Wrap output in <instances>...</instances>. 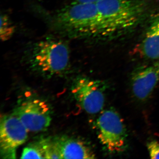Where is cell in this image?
Wrapping results in <instances>:
<instances>
[{
  "label": "cell",
  "mask_w": 159,
  "mask_h": 159,
  "mask_svg": "<svg viewBox=\"0 0 159 159\" xmlns=\"http://www.w3.org/2000/svg\"><path fill=\"white\" fill-rule=\"evenodd\" d=\"M100 20L99 36L110 37L133 29L145 14L142 0H101L97 3Z\"/></svg>",
  "instance_id": "cell-1"
},
{
  "label": "cell",
  "mask_w": 159,
  "mask_h": 159,
  "mask_svg": "<svg viewBox=\"0 0 159 159\" xmlns=\"http://www.w3.org/2000/svg\"><path fill=\"white\" fill-rule=\"evenodd\" d=\"M56 22L72 34L96 36L100 32V20L97 4L74 2L58 12Z\"/></svg>",
  "instance_id": "cell-2"
},
{
  "label": "cell",
  "mask_w": 159,
  "mask_h": 159,
  "mask_svg": "<svg viewBox=\"0 0 159 159\" xmlns=\"http://www.w3.org/2000/svg\"><path fill=\"white\" fill-rule=\"evenodd\" d=\"M70 51L66 43L56 39H45L36 43L30 55L31 66L48 76L60 74L67 68Z\"/></svg>",
  "instance_id": "cell-3"
},
{
  "label": "cell",
  "mask_w": 159,
  "mask_h": 159,
  "mask_svg": "<svg viewBox=\"0 0 159 159\" xmlns=\"http://www.w3.org/2000/svg\"><path fill=\"white\" fill-rule=\"evenodd\" d=\"M98 138L110 152L124 151L127 134L122 119L116 111L110 108L102 112L97 120Z\"/></svg>",
  "instance_id": "cell-4"
},
{
  "label": "cell",
  "mask_w": 159,
  "mask_h": 159,
  "mask_svg": "<svg viewBox=\"0 0 159 159\" xmlns=\"http://www.w3.org/2000/svg\"><path fill=\"white\" fill-rule=\"evenodd\" d=\"M106 84L101 80L81 77L76 80L72 93L82 108L89 114L100 111L104 104Z\"/></svg>",
  "instance_id": "cell-5"
},
{
  "label": "cell",
  "mask_w": 159,
  "mask_h": 159,
  "mask_svg": "<svg viewBox=\"0 0 159 159\" xmlns=\"http://www.w3.org/2000/svg\"><path fill=\"white\" fill-rule=\"evenodd\" d=\"M29 130L14 114L3 116L0 126L1 155L15 158L17 148L27 140Z\"/></svg>",
  "instance_id": "cell-6"
},
{
  "label": "cell",
  "mask_w": 159,
  "mask_h": 159,
  "mask_svg": "<svg viewBox=\"0 0 159 159\" xmlns=\"http://www.w3.org/2000/svg\"><path fill=\"white\" fill-rule=\"evenodd\" d=\"M17 116L28 130L39 132L46 130L51 122V111L48 103L41 99H29L14 110Z\"/></svg>",
  "instance_id": "cell-7"
},
{
  "label": "cell",
  "mask_w": 159,
  "mask_h": 159,
  "mask_svg": "<svg viewBox=\"0 0 159 159\" xmlns=\"http://www.w3.org/2000/svg\"><path fill=\"white\" fill-rule=\"evenodd\" d=\"M159 80V61L137 67L131 76L132 90L134 97L145 100L150 96Z\"/></svg>",
  "instance_id": "cell-8"
},
{
  "label": "cell",
  "mask_w": 159,
  "mask_h": 159,
  "mask_svg": "<svg viewBox=\"0 0 159 159\" xmlns=\"http://www.w3.org/2000/svg\"><path fill=\"white\" fill-rule=\"evenodd\" d=\"M61 159H94L95 155L84 142L62 136L54 138Z\"/></svg>",
  "instance_id": "cell-9"
},
{
  "label": "cell",
  "mask_w": 159,
  "mask_h": 159,
  "mask_svg": "<svg viewBox=\"0 0 159 159\" xmlns=\"http://www.w3.org/2000/svg\"><path fill=\"white\" fill-rule=\"evenodd\" d=\"M139 52L142 57L146 59H159V12L151 19L139 44Z\"/></svg>",
  "instance_id": "cell-10"
},
{
  "label": "cell",
  "mask_w": 159,
  "mask_h": 159,
  "mask_svg": "<svg viewBox=\"0 0 159 159\" xmlns=\"http://www.w3.org/2000/svg\"><path fill=\"white\" fill-rule=\"evenodd\" d=\"M39 141L45 159H61L54 139L47 138Z\"/></svg>",
  "instance_id": "cell-11"
},
{
  "label": "cell",
  "mask_w": 159,
  "mask_h": 159,
  "mask_svg": "<svg viewBox=\"0 0 159 159\" xmlns=\"http://www.w3.org/2000/svg\"><path fill=\"white\" fill-rule=\"evenodd\" d=\"M20 158L21 159H45L40 141L34 142L25 147Z\"/></svg>",
  "instance_id": "cell-12"
},
{
  "label": "cell",
  "mask_w": 159,
  "mask_h": 159,
  "mask_svg": "<svg viewBox=\"0 0 159 159\" xmlns=\"http://www.w3.org/2000/svg\"><path fill=\"white\" fill-rule=\"evenodd\" d=\"M14 26L6 15H2L1 17V39L6 41L10 39L14 34Z\"/></svg>",
  "instance_id": "cell-13"
},
{
  "label": "cell",
  "mask_w": 159,
  "mask_h": 159,
  "mask_svg": "<svg viewBox=\"0 0 159 159\" xmlns=\"http://www.w3.org/2000/svg\"><path fill=\"white\" fill-rule=\"evenodd\" d=\"M149 156L152 159H159V143L156 140H152L147 145Z\"/></svg>",
  "instance_id": "cell-14"
},
{
  "label": "cell",
  "mask_w": 159,
  "mask_h": 159,
  "mask_svg": "<svg viewBox=\"0 0 159 159\" xmlns=\"http://www.w3.org/2000/svg\"><path fill=\"white\" fill-rule=\"evenodd\" d=\"M101 0H74V2L79 3H95L97 4V2Z\"/></svg>",
  "instance_id": "cell-15"
}]
</instances>
